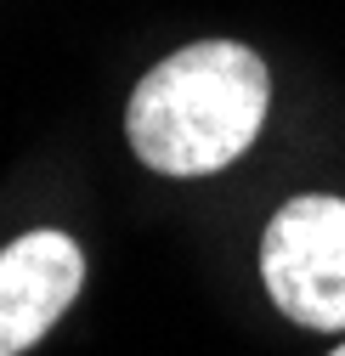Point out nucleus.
<instances>
[{"label": "nucleus", "instance_id": "1", "mask_svg": "<svg viewBox=\"0 0 345 356\" xmlns=\"http://www.w3.org/2000/svg\"><path fill=\"white\" fill-rule=\"evenodd\" d=\"M272 79L266 63L238 40H198L170 51L125 108V136L159 175H215L266 124Z\"/></svg>", "mask_w": 345, "mask_h": 356}, {"label": "nucleus", "instance_id": "2", "mask_svg": "<svg viewBox=\"0 0 345 356\" xmlns=\"http://www.w3.org/2000/svg\"><path fill=\"white\" fill-rule=\"evenodd\" d=\"M261 277L289 323L339 334L345 328V198H289L261 238Z\"/></svg>", "mask_w": 345, "mask_h": 356}, {"label": "nucleus", "instance_id": "3", "mask_svg": "<svg viewBox=\"0 0 345 356\" xmlns=\"http://www.w3.org/2000/svg\"><path fill=\"white\" fill-rule=\"evenodd\" d=\"M85 283V254L68 232H23L0 249V356H23L51 334Z\"/></svg>", "mask_w": 345, "mask_h": 356}, {"label": "nucleus", "instance_id": "4", "mask_svg": "<svg viewBox=\"0 0 345 356\" xmlns=\"http://www.w3.org/2000/svg\"><path fill=\"white\" fill-rule=\"evenodd\" d=\"M334 356H345V345H339V350H334Z\"/></svg>", "mask_w": 345, "mask_h": 356}]
</instances>
